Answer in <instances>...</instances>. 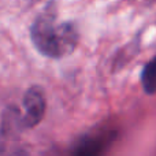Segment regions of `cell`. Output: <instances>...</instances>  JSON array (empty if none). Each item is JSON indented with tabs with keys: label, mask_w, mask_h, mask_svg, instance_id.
<instances>
[{
	"label": "cell",
	"mask_w": 156,
	"mask_h": 156,
	"mask_svg": "<svg viewBox=\"0 0 156 156\" xmlns=\"http://www.w3.org/2000/svg\"><path fill=\"white\" fill-rule=\"evenodd\" d=\"M30 38L40 54L59 59L70 55L76 49L78 32L71 22L58 23L55 8L48 7L33 22Z\"/></svg>",
	"instance_id": "obj_1"
},
{
	"label": "cell",
	"mask_w": 156,
	"mask_h": 156,
	"mask_svg": "<svg viewBox=\"0 0 156 156\" xmlns=\"http://www.w3.org/2000/svg\"><path fill=\"white\" fill-rule=\"evenodd\" d=\"M141 82L147 93H156V56L144 66V70L141 73Z\"/></svg>",
	"instance_id": "obj_4"
},
{
	"label": "cell",
	"mask_w": 156,
	"mask_h": 156,
	"mask_svg": "<svg viewBox=\"0 0 156 156\" xmlns=\"http://www.w3.org/2000/svg\"><path fill=\"white\" fill-rule=\"evenodd\" d=\"M8 156H27V155L25 154L23 151H14V152H11Z\"/></svg>",
	"instance_id": "obj_5"
},
{
	"label": "cell",
	"mask_w": 156,
	"mask_h": 156,
	"mask_svg": "<svg viewBox=\"0 0 156 156\" xmlns=\"http://www.w3.org/2000/svg\"><path fill=\"white\" fill-rule=\"evenodd\" d=\"M23 122H22L21 111L16 107L11 105L3 112V125L2 130L5 134H14L15 132L23 130Z\"/></svg>",
	"instance_id": "obj_3"
},
{
	"label": "cell",
	"mask_w": 156,
	"mask_h": 156,
	"mask_svg": "<svg viewBox=\"0 0 156 156\" xmlns=\"http://www.w3.org/2000/svg\"><path fill=\"white\" fill-rule=\"evenodd\" d=\"M47 108L45 92L41 86H30L23 96V114L22 122L25 129L36 127L44 118Z\"/></svg>",
	"instance_id": "obj_2"
}]
</instances>
